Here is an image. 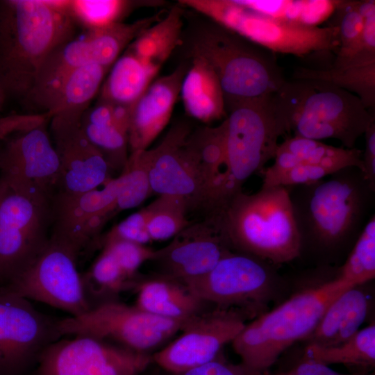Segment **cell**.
Masks as SVG:
<instances>
[{
	"instance_id": "7a4b0ae2",
	"label": "cell",
	"mask_w": 375,
	"mask_h": 375,
	"mask_svg": "<svg viewBox=\"0 0 375 375\" xmlns=\"http://www.w3.org/2000/svg\"><path fill=\"white\" fill-rule=\"evenodd\" d=\"M230 249L278 265L299 256L301 238L288 187L261 186L242 191L211 214Z\"/></svg>"
},
{
	"instance_id": "ab89813d",
	"label": "cell",
	"mask_w": 375,
	"mask_h": 375,
	"mask_svg": "<svg viewBox=\"0 0 375 375\" xmlns=\"http://www.w3.org/2000/svg\"><path fill=\"white\" fill-rule=\"evenodd\" d=\"M340 46L335 54L353 49L360 42L365 19L355 8L353 1H339L336 10Z\"/></svg>"
},
{
	"instance_id": "bcb514c9",
	"label": "cell",
	"mask_w": 375,
	"mask_h": 375,
	"mask_svg": "<svg viewBox=\"0 0 375 375\" xmlns=\"http://www.w3.org/2000/svg\"><path fill=\"white\" fill-rule=\"evenodd\" d=\"M348 375H374L373 373L358 372L353 374H348Z\"/></svg>"
},
{
	"instance_id": "d590c367",
	"label": "cell",
	"mask_w": 375,
	"mask_h": 375,
	"mask_svg": "<svg viewBox=\"0 0 375 375\" xmlns=\"http://www.w3.org/2000/svg\"><path fill=\"white\" fill-rule=\"evenodd\" d=\"M120 175L122 183L115 203L118 213L138 206L152 193L147 149L131 152Z\"/></svg>"
},
{
	"instance_id": "cb8c5ba5",
	"label": "cell",
	"mask_w": 375,
	"mask_h": 375,
	"mask_svg": "<svg viewBox=\"0 0 375 375\" xmlns=\"http://www.w3.org/2000/svg\"><path fill=\"white\" fill-rule=\"evenodd\" d=\"M362 152L355 147H336L319 140L292 136L278 144L273 165L262 169V183L299 165H324L338 171L356 167L363 172Z\"/></svg>"
},
{
	"instance_id": "74e56055",
	"label": "cell",
	"mask_w": 375,
	"mask_h": 375,
	"mask_svg": "<svg viewBox=\"0 0 375 375\" xmlns=\"http://www.w3.org/2000/svg\"><path fill=\"white\" fill-rule=\"evenodd\" d=\"M131 2L119 0H66V9L76 24L85 30L121 22Z\"/></svg>"
},
{
	"instance_id": "52a82bcc",
	"label": "cell",
	"mask_w": 375,
	"mask_h": 375,
	"mask_svg": "<svg viewBox=\"0 0 375 375\" xmlns=\"http://www.w3.org/2000/svg\"><path fill=\"white\" fill-rule=\"evenodd\" d=\"M47 113L0 116V180L51 203L58 194L60 162Z\"/></svg>"
},
{
	"instance_id": "5b68a950",
	"label": "cell",
	"mask_w": 375,
	"mask_h": 375,
	"mask_svg": "<svg viewBox=\"0 0 375 375\" xmlns=\"http://www.w3.org/2000/svg\"><path fill=\"white\" fill-rule=\"evenodd\" d=\"M352 287L337 276L257 315L231 342L241 365L249 370L269 369L288 347L306 339L329 305Z\"/></svg>"
},
{
	"instance_id": "f546056e",
	"label": "cell",
	"mask_w": 375,
	"mask_h": 375,
	"mask_svg": "<svg viewBox=\"0 0 375 375\" xmlns=\"http://www.w3.org/2000/svg\"><path fill=\"white\" fill-rule=\"evenodd\" d=\"M292 78L328 82L356 94L368 110L374 108L375 64H332L326 69L299 67Z\"/></svg>"
},
{
	"instance_id": "e575fe53",
	"label": "cell",
	"mask_w": 375,
	"mask_h": 375,
	"mask_svg": "<svg viewBox=\"0 0 375 375\" xmlns=\"http://www.w3.org/2000/svg\"><path fill=\"white\" fill-rule=\"evenodd\" d=\"M90 142L102 154L112 171H122L128 158V130L117 122L92 123L80 119Z\"/></svg>"
},
{
	"instance_id": "6da1fadb",
	"label": "cell",
	"mask_w": 375,
	"mask_h": 375,
	"mask_svg": "<svg viewBox=\"0 0 375 375\" xmlns=\"http://www.w3.org/2000/svg\"><path fill=\"white\" fill-rule=\"evenodd\" d=\"M66 0H0V90L23 101L51 52L75 35Z\"/></svg>"
},
{
	"instance_id": "ba28073f",
	"label": "cell",
	"mask_w": 375,
	"mask_h": 375,
	"mask_svg": "<svg viewBox=\"0 0 375 375\" xmlns=\"http://www.w3.org/2000/svg\"><path fill=\"white\" fill-rule=\"evenodd\" d=\"M211 21L272 53L305 57L312 53H336L340 46L335 25L308 26L258 13L238 1H185Z\"/></svg>"
},
{
	"instance_id": "30bf717a",
	"label": "cell",
	"mask_w": 375,
	"mask_h": 375,
	"mask_svg": "<svg viewBox=\"0 0 375 375\" xmlns=\"http://www.w3.org/2000/svg\"><path fill=\"white\" fill-rule=\"evenodd\" d=\"M185 324L115 301L81 315L60 319L56 328L60 337L89 336L149 354L179 332Z\"/></svg>"
},
{
	"instance_id": "7dc6e473",
	"label": "cell",
	"mask_w": 375,
	"mask_h": 375,
	"mask_svg": "<svg viewBox=\"0 0 375 375\" xmlns=\"http://www.w3.org/2000/svg\"><path fill=\"white\" fill-rule=\"evenodd\" d=\"M4 101H5V99H4L3 95V94H2V92H1V91L0 90V108H1L3 103L4 102Z\"/></svg>"
},
{
	"instance_id": "7402d4cb",
	"label": "cell",
	"mask_w": 375,
	"mask_h": 375,
	"mask_svg": "<svg viewBox=\"0 0 375 375\" xmlns=\"http://www.w3.org/2000/svg\"><path fill=\"white\" fill-rule=\"evenodd\" d=\"M188 69L182 64L151 83L132 106L128 133L131 152L148 149L167 126Z\"/></svg>"
},
{
	"instance_id": "60d3db41",
	"label": "cell",
	"mask_w": 375,
	"mask_h": 375,
	"mask_svg": "<svg viewBox=\"0 0 375 375\" xmlns=\"http://www.w3.org/2000/svg\"><path fill=\"white\" fill-rule=\"evenodd\" d=\"M119 239L146 245L151 242L147 228L146 213L144 208L135 212L114 226L99 240Z\"/></svg>"
},
{
	"instance_id": "4dcf8cb0",
	"label": "cell",
	"mask_w": 375,
	"mask_h": 375,
	"mask_svg": "<svg viewBox=\"0 0 375 375\" xmlns=\"http://www.w3.org/2000/svg\"><path fill=\"white\" fill-rule=\"evenodd\" d=\"M304 357L326 365L342 364L360 368L375 366V324L371 323L360 329L345 342L334 346L308 344Z\"/></svg>"
},
{
	"instance_id": "4316f807",
	"label": "cell",
	"mask_w": 375,
	"mask_h": 375,
	"mask_svg": "<svg viewBox=\"0 0 375 375\" xmlns=\"http://www.w3.org/2000/svg\"><path fill=\"white\" fill-rule=\"evenodd\" d=\"M179 94L187 114L199 121L211 122L226 113L219 81L209 65L201 59L192 58Z\"/></svg>"
},
{
	"instance_id": "d6986e66",
	"label": "cell",
	"mask_w": 375,
	"mask_h": 375,
	"mask_svg": "<svg viewBox=\"0 0 375 375\" xmlns=\"http://www.w3.org/2000/svg\"><path fill=\"white\" fill-rule=\"evenodd\" d=\"M154 22L151 17L131 24L118 22L73 36L49 56L32 90L83 66L94 64L110 69L121 53Z\"/></svg>"
},
{
	"instance_id": "484cf974",
	"label": "cell",
	"mask_w": 375,
	"mask_h": 375,
	"mask_svg": "<svg viewBox=\"0 0 375 375\" xmlns=\"http://www.w3.org/2000/svg\"><path fill=\"white\" fill-rule=\"evenodd\" d=\"M369 308V299L362 290L354 286L345 290L329 305L306 340L324 347L345 342L360 330Z\"/></svg>"
},
{
	"instance_id": "f35d334b",
	"label": "cell",
	"mask_w": 375,
	"mask_h": 375,
	"mask_svg": "<svg viewBox=\"0 0 375 375\" xmlns=\"http://www.w3.org/2000/svg\"><path fill=\"white\" fill-rule=\"evenodd\" d=\"M99 244L115 257L124 274L132 281L136 280L139 268L152 259L155 251L146 245L119 239L101 240Z\"/></svg>"
},
{
	"instance_id": "277c9868",
	"label": "cell",
	"mask_w": 375,
	"mask_h": 375,
	"mask_svg": "<svg viewBox=\"0 0 375 375\" xmlns=\"http://www.w3.org/2000/svg\"><path fill=\"white\" fill-rule=\"evenodd\" d=\"M272 101L287 133L319 141L335 139L347 149L355 147L375 119L356 94L319 80H286Z\"/></svg>"
},
{
	"instance_id": "4fadbf2b",
	"label": "cell",
	"mask_w": 375,
	"mask_h": 375,
	"mask_svg": "<svg viewBox=\"0 0 375 375\" xmlns=\"http://www.w3.org/2000/svg\"><path fill=\"white\" fill-rule=\"evenodd\" d=\"M152 356L89 336L57 340L40 355L36 375H140Z\"/></svg>"
},
{
	"instance_id": "e0dca14e",
	"label": "cell",
	"mask_w": 375,
	"mask_h": 375,
	"mask_svg": "<svg viewBox=\"0 0 375 375\" xmlns=\"http://www.w3.org/2000/svg\"><path fill=\"white\" fill-rule=\"evenodd\" d=\"M60 338L56 322L0 289V375H22Z\"/></svg>"
},
{
	"instance_id": "836d02e7",
	"label": "cell",
	"mask_w": 375,
	"mask_h": 375,
	"mask_svg": "<svg viewBox=\"0 0 375 375\" xmlns=\"http://www.w3.org/2000/svg\"><path fill=\"white\" fill-rule=\"evenodd\" d=\"M144 209L151 241L172 239L192 222L187 203L177 197L159 195Z\"/></svg>"
},
{
	"instance_id": "d6a6232c",
	"label": "cell",
	"mask_w": 375,
	"mask_h": 375,
	"mask_svg": "<svg viewBox=\"0 0 375 375\" xmlns=\"http://www.w3.org/2000/svg\"><path fill=\"white\" fill-rule=\"evenodd\" d=\"M225 129L226 124L224 120L217 126H206L191 134L207 189L206 208L212 189L222 179L226 170Z\"/></svg>"
},
{
	"instance_id": "8fae6325",
	"label": "cell",
	"mask_w": 375,
	"mask_h": 375,
	"mask_svg": "<svg viewBox=\"0 0 375 375\" xmlns=\"http://www.w3.org/2000/svg\"><path fill=\"white\" fill-rule=\"evenodd\" d=\"M51 203L0 180V286L38 256L51 235Z\"/></svg>"
},
{
	"instance_id": "5bb4252c",
	"label": "cell",
	"mask_w": 375,
	"mask_h": 375,
	"mask_svg": "<svg viewBox=\"0 0 375 375\" xmlns=\"http://www.w3.org/2000/svg\"><path fill=\"white\" fill-rule=\"evenodd\" d=\"M247 315L235 308H208L187 322L174 340L152 355V360L167 372L209 362L244 328Z\"/></svg>"
},
{
	"instance_id": "ac0fdd59",
	"label": "cell",
	"mask_w": 375,
	"mask_h": 375,
	"mask_svg": "<svg viewBox=\"0 0 375 375\" xmlns=\"http://www.w3.org/2000/svg\"><path fill=\"white\" fill-rule=\"evenodd\" d=\"M122 183L119 174L88 192L56 194L51 203L50 237L70 247L78 256L98 244L103 226L118 213L115 203Z\"/></svg>"
},
{
	"instance_id": "1f68e13d",
	"label": "cell",
	"mask_w": 375,
	"mask_h": 375,
	"mask_svg": "<svg viewBox=\"0 0 375 375\" xmlns=\"http://www.w3.org/2000/svg\"><path fill=\"white\" fill-rule=\"evenodd\" d=\"M81 278L90 309L117 301V297L122 292L134 288L136 281L129 279L115 257L103 249L89 270L81 274Z\"/></svg>"
},
{
	"instance_id": "ffe728a7",
	"label": "cell",
	"mask_w": 375,
	"mask_h": 375,
	"mask_svg": "<svg viewBox=\"0 0 375 375\" xmlns=\"http://www.w3.org/2000/svg\"><path fill=\"white\" fill-rule=\"evenodd\" d=\"M83 112L60 113L50 119L49 132L60 162L57 194H79L99 188L112 178L107 161L81 126Z\"/></svg>"
},
{
	"instance_id": "44dd1931",
	"label": "cell",
	"mask_w": 375,
	"mask_h": 375,
	"mask_svg": "<svg viewBox=\"0 0 375 375\" xmlns=\"http://www.w3.org/2000/svg\"><path fill=\"white\" fill-rule=\"evenodd\" d=\"M232 250L215 218L192 222L164 247L155 250L151 262L157 274L186 285L206 275Z\"/></svg>"
},
{
	"instance_id": "9a60e30c",
	"label": "cell",
	"mask_w": 375,
	"mask_h": 375,
	"mask_svg": "<svg viewBox=\"0 0 375 375\" xmlns=\"http://www.w3.org/2000/svg\"><path fill=\"white\" fill-rule=\"evenodd\" d=\"M191 134L188 125L178 124L156 147L147 149L149 183L152 192L181 199L189 210L204 211L207 189Z\"/></svg>"
},
{
	"instance_id": "3957f363",
	"label": "cell",
	"mask_w": 375,
	"mask_h": 375,
	"mask_svg": "<svg viewBox=\"0 0 375 375\" xmlns=\"http://www.w3.org/2000/svg\"><path fill=\"white\" fill-rule=\"evenodd\" d=\"M186 42L189 56L215 72L229 111L273 95L286 81L272 53L212 21L196 26Z\"/></svg>"
},
{
	"instance_id": "2e32d148",
	"label": "cell",
	"mask_w": 375,
	"mask_h": 375,
	"mask_svg": "<svg viewBox=\"0 0 375 375\" xmlns=\"http://www.w3.org/2000/svg\"><path fill=\"white\" fill-rule=\"evenodd\" d=\"M187 286L208 305L256 315L271 290L272 275L265 261L231 251L206 275Z\"/></svg>"
},
{
	"instance_id": "8d00e7d4",
	"label": "cell",
	"mask_w": 375,
	"mask_h": 375,
	"mask_svg": "<svg viewBox=\"0 0 375 375\" xmlns=\"http://www.w3.org/2000/svg\"><path fill=\"white\" fill-rule=\"evenodd\" d=\"M338 276L355 286H360L374 278V215L366 222L346 261L341 267Z\"/></svg>"
},
{
	"instance_id": "7bdbcfd3",
	"label": "cell",
	"mask_w": 375,
	"mask_h": 375,
	"mask_svg": "<svg viewBox=\"0 0 375 375\" xmlns=\"http://www.w3.org/2000/svg\"><path fill=\"white\" fill-rule=\"evenodd\" d=\"M365 149L362 152L363 176L372 190L375 191V119L365 133Z\"/></svg>"
},
{
	"instance_id": "f6af8a7d",
	"label": "cell",
	"mask_w": 375,
	"mask_h": 375,
	"mask_svg": "<svg viewBox=\"0 0 375 375\" xmlns=\"http://www.w3.org/2000/svg\"><path fill=\"white\" fill-rule=\"evenodd\" d=\"M244 375H292L287 370L278 372H270L269 369L256 371V370H249L244 368Z\"/></svg>"
},
{
	"instance_id": "9c48e42d",
	"label": "cell",
	"mask_w": 375,
	"mask_h": 375,
	"mask_svg": "<svg viewBox=\"0 0 375 375\" xmlns=\"http://www.w3.org/2000/svg\"><path fill=\"white\" fill-rule=\"evenodd\" d=\"M272 97L240 104L224 119L225 169L236 194L249 177L274 159L278 138L287 133Z\"/></svg>"
},
{
	"instance_id": "8992f818",
	"label": "cell",
	"mask_w": 375,
	"mask_h": 375,
	"mask_svg": "<svg viewBox=\"0 0 375 375\" xmlns=\"http://www.w3.org/2000/svg\"><path fill=\"white\" fill-rule=\"evenodd\" d=\"M299 186L301 197L290 199L300 238L307 234L324 247H334L365 226L375 191L359 169L344 168Z\"/></svg>"
},
{
	"instance_id": "d4e9b609",
	"label": "cell",
	"mask_w": 375,
	"mask_h": 375,
	"mask_svg": "<svg viewBox=\"0 0 375 375\" xmlns=\"http://www.w3.org/2000/svg\"><path fill=\"white\" fill-rule=\"evenodd\" d=\"M134 288L135 306L162 318L186 323L208 308L186 285L158 274L136 280Z\"/></svg>"
},
{
	"instance_id": "603a6c76",
	"label": "cell",
	"mask_w": 375,
	"mask_h": 375,
	"mask_svg": "<svg viewBox=\"0 0 375 375\" xmlns=\"http://www.w3.org/2000/svg\"><path fill=\"white\" fill-rule=\"evenodd\" d=\"M109 69L99 65L74 69L32 90L22 101L34 112L53 116L69 112H83L99 93Z\"/></svg>"
},
{
	"instance_id": "83f0119b",
	"label": "cell",
	"mask_w": 375,
	"mask_h": 375,
	"mask_svg": "<svg viewBox=\"0 0 375 375\" xmlns=\"http://www.w3.org/2000/svg\"><path fill=\"white\" fill-rule=\"evenodd\" d=\"M158 70L126 49L110 68L99 90V100L131 107Z\"/></svg>"
},
{
	"instance_id": "f1b7e54d",
	"label": "cell",
	"mask_w": 375,
	"mask_h": 375,
	"mask_svg": "<svg viewBox=\"0 0 375 375\" xmlns=\"http://www.w3.org/2000/svg\"><path fill=\"white\" fill-rule=\"evenodd\" d=\"M182 16L178 8L172 9L165 18L144 29L126 49L160 69L181 43Z\"/></svg>"
},
{
	"instance_id": "b9f144b4",
	"label": "cell",
	"mask_w": 375,
	"mask_h": 375,
	"mask_svg": "<svg viewBox=\"0 0 375 375\" xmlns=\"http://www.w3.org/2000/svg\"><path fill=\"white\" fill-rule=\"evenodd\" d=\"M165 375H244V367L239 364L230 363L219 356L217 358L178 372H167Z\"/></svg>"
},
{
	"instance_id": "7c38bea8",
	"label": "cell",
	"mask_w": 375,
	"mask_h": 375,
	"mask_svg": "<svg viewBox=\"0 0 375 375\" xmlns=\"http://www.w3.org/2000/svg\"><path fill=\"white\" fill-rule=\"evenodd\" d=\"M78 258L70 247L50 237L34 260L0 289L60 309L71 317L81 315L90 308Z\"/></svg>"
},
{
	"instance_id": "ee69618b",
	"label": "cell",
	"mask_w": 375,
	"mask_h": 375,
	"mask_svg": "<svg viewBox=\"0 0 375 375\" xmlns=\"http://www.w3.org/2000/svg\"><path fill=\"white\" fill-rule=\"evenodd\" d=\"M287 371L292 375H348L339 373L329 367L328 365L304 356Z\"/></svg>"
}]
</instances>
